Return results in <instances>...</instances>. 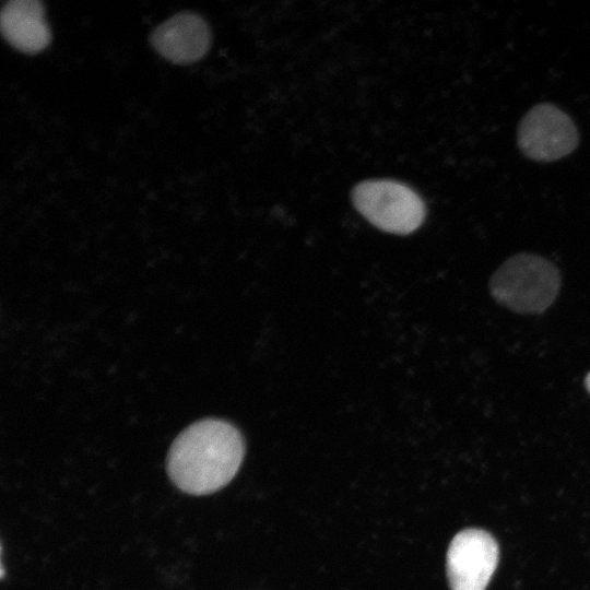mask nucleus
<instances>
[{
  "label": "nucleus",
  "instance_id": "nucleus-1",
  "mask_svg": "<svg viewBox=\"0 0 590 590\" xmlns=\"http://www.w3.org/2000/svg\"><path fill=\"white\" fill-rule=\"evenodd\" d=\"M244 440L231 423L206 418L184 429L167 455V472L173 483L191 495H208L237 473L244 458Z\"/></svg>",
  "mask_w": 590,
  "mask_h": 590
},
{
  "label": "nucleus",
  "instance_id": "nucleus-2",
  "mask_svg": "<svg viewBox=\"0 0 590 590\" xmlns=\"http://www.w3.org/2000/svg\"><path fill=\"white\" fill-rule=\"evenodd\" d=\"M560 274L546 258L520 252L507 259L492 275L491 294L504 307L519 314H541L559 292Z\"/></svg>",
  "mask_w": 590,
  "mask_h": 590
},
{
  "label": "nucleus",
  "instance_id": "nucleus-3",
  "mask_svg": "<svg viewBox=\"0 0 590 590\" xmlns=\"http://www.w3.org/2000/svg\"><path fill=\"white\" fill-rule=\"evenodd\" d=\"M352 201L373 225L398 235L417 229L426 215L423 199L406 185L390 179L359 182L353 189Z\"/></svg>",
  "mask_w": 590,
  "mask_h": 590
},
{
  "label": "nucleus",
  "instance_id": "nucleus-4",
  "mask_svg": "<svg viewBox=\"0 0 590 590\" xmlns=\"http://www.w3.org/2000/svg\"><path fill=\"white\" fill-rule=\"evenodd\" d=\"M520 151L535 162H554L570 154L579 133L571 118L557 106L542 103L522 117L517 131Z\"/></svg>",
  "mask_w": 590,
  "mask_h": 590
},
{
  "label": "nucleus",
  "instance_id": "nucleus-5",
  "mask_svg": "<svg viewBox=\"0 0 590 590\" xmlns=\"http://www.w3.org/2000/svg\"><path fill=\"white\" fill-rule=\"evenodd\" d=\"M498 545L491 533L469 528L451 540L446 573L451 590H485L498 563Z\"/></svg>",
  "mask_w": 590,
  "mask_h": 590
},
{
  "label": "nucleus",
  "instance_id": "nucleus-6",
  "mask_svg": "<svg viewBox=\"0 0 590 590\" xmlns=\"http://www.w3.org/2000/svg\"><path fill=\"white\" fill-rule=\"evenodd\" d=\"M150 42L166 59L187 63L205 55L211 34L206 22L192 12H180L158 24Z\"/></svg>",
  "mask_w": 590,
  "mask_h": 590
},
{
  "label": "nucleus",
  "instance_id": "nucleus-7",
  "mask_svg": "<svg viewBox=\"0 0 590 590\" xmlns=\"http://www.w3.org/2000/svg\"><path fill=\"white\" fill-rule=\"evenodd\" d=\"M0 25L4 38L24 52H37L50 42L44 5L38 0L8 1L1 10Z\"/></svg>",
  "mask_w": 590,
  "mask_h": 590
},
{
  "label": "nucleus",
  "instance_id": "nucleus-8",
  "mask_svg": "<svg viewBox=\"0 0 590 590\" xmlns=\"http://www.w3.org/2000/svg\"><path fill=\"white\" fill-rule=\"evenodd\" d=\"M585 385H586L587 390H588L589 393H590V371H589L588 375L586 376Z\"/></svg>",
  "mask_w": 590,
  "mask_h": 590
}]
</instances>
